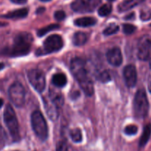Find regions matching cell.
<instances>
[{"instance_id":"obj_1","label":"cell","mask_w":151,"mask_h":151,"mask_svg":"<svg viewBox=\"0 0 151 151\" xmlns=\"http://www.w3.org/2000/svg\"><path fill=\"white\" fill-rule=\"evenodd\" d=\"M33 41V38L30 33L20 32L13 40V44L11 47L3 51V54L10 57H20L27 55L31 49V45Z\"/></svg>"},{"instance_id":"obj_2","label":"cell","mask_w":151,"mask_h":151,"mask_svg":"<svg viewBox=\"0 0 151 151\" xmlns=\"http://www.w3.org/2000/svg\"><path fill=\"white\" fill-rule=\"evenodd\" d=\"M4 122L7 126L12 138L17 141L20 138L19 126L16 113L10 104L7 105L4 111Z\"/></svg>"},{"instance_id":"obj_3","label":"cell","mask_w":151,"mask_h":151,"mask_svg":"<svg viewBox=\"0 0 151 151\" xmlns=\"http://www.w3.org/2000/svg\"><path fill=\"white\" fill-rule=\"evenodd\" d=\"M31 125L35 134L42 141L48 137V128L44 116L39 111H35L31 116Z\"/></svg>"},{"instance_id":"obj_4","label":"cell","mask_w":151,"mask_h":151,"mask_svg":"<svg viewBox=\"0 0 151 151\" xmlns=\"http://www.w3.org/2000/svg\"><path fill=\"white\" fill-rule=\"evenodd\" d=\"M149 102L144 89H140L136 94L134 100V111L136 117L143 119L147 115Z\"/></svg>"},{"instance_id":"obj_5","label":"cell","mask_w":151,"mask_h":151,"mask_svg":"<svg viewBox=\"0 0 151 151\" xmlns=\"http://www.w3.org/2000/svg\"><path fill=\"white\" fill-rule=\"evenodd\" d=\"M63 41L58 35H52L44 41L43 48L37 51V55H45L59 51L63 47Z\"/></svg>"},{"instance_id":"obj_6","label":"cell","mask_w":151,"mask_h":151,"mask_svg":"<svg viewBox=\"0 0 151 151\" xmlns=\"http://www.w3.org/2000/svg\"><path fill=\"white\" fill-rule=\"evenodd\" d=\"M10 101L16 107H22L25 102V90L23 86L19 82H15L10 86L8 90Z\"/></svg>"},{"instance_id":"obj_7","label":"cell","mask_w":151,"mask_h":151,"mask_svg":"<svg viewBox=\"0 0 151 151\" xmlns=\"http://www.w3.org/2000/svg\"><path fill=\"white\" fill-rule=\"evenodd\" d=\"M70 70L78 83L89 78L86 67V62L82 58H75L72 59L70 63Z\"/></svg>"},{"instance_id":"obj_8","label":"cell","mask_w":151,"mask_h":151,"mask_svg":"<svg viewBox=\"0 0 151 151\" xmlns=\"http://www.w3.org/2000/svg\"><path fill=\"white\" fill-rule=\"evenodd\" d=\"M28 79L35 91L41 93L46 87V78L44 72L38 69H32L28 72Z\"/></svg>"},{"instance_id":"obj_9","label":"cell","mask_w":151,"mask_h":151,"mask_svg":"<svg viewBox=\"0 0 151 151\" xmlns=\"http://www.w3.org/2000/svg\"><path fill=\"white\" fill-rule=\"evenodd\" d=\"M100 1L101 0H75L71 4V7L77 13H90L94 11Z\"/></svg>"},{"instance_id":"obj_10","label":"cell","mask_w":151,"mask_h":151,"mask_svg":"<svg viewBox=\"0 0 151 151\" xmlns=\"http://www.w3.org/2000/svg\"><path fill=\"white\" fill-rule=\"evenodd\" d=\"M151 54V35H146L140 38L137 48V56L141 60H148Z\"/></svg>"},{"instance_id":"obj_11","label":"cell","mask_w":151,"mask_h":151,"mask_svg":"<svg viewBox=\"0 0 151 151\" xmlns=\"http://www.w3.org/2000/svg\"><path fill=\"white\" fill-rule=\"evenodd\" d=\"M123 76L125 83L130 88L136 85L137 81V72L134 65H128L123 70Z\"/></svg>"},{"instance_id":"obj_12","label":"cell","mask_w":151,"mask_h":151,"mask_svg":"<svg viewBox=\"0 0 151 151\" xmlns=\"http://www.w3.org/2000/svg\"><path fill=\"white\" fill-rule=\"evenodd\" d=\"M108 62L114 66H119L122 63V55L121 50L117 47H114L108 51L106 54Z\"/></svg>"},{"instance_id":"obj_13","label":"cell","mask_w":151,"mask_h":151,"mask_svg":"<svg viewBox=\"0 0 151 151\" xmlns=\"http://www.w3.org/2000/svg\"><path fill=\"white\" fill-rule=\"evenodd\" d=\"M45 108L50 119L53 121L56 120L58 117V107L51 100L50 102L47 101L45 103Z\"/></svg>"},{"instance_id":"obj_14","label":"cell","mask_w":151,"mask_h":151,"mask_svg":"<svg viewBox=\"0 0 151 151\" xmlns=\"http://www.w3.org/2000/svg\"><path fill=\"white\" fill-rule=\"evenodd\" d=\"M145 0H123L119 4L118 9H119V12L128 11V10H131L133 7H135V6L139 4L140 3L143 2Z\"/></svg>"},{"instance_id":"obj_15","label":"cell","mask_w":151,"mask_h":151,"mask_svg":"<svg viewBox=\"0 0 151 151\" xmlns=\"http://www.w3.org/2000/svg\"><path fill=\"white\" fill-rule=\"evenodd\" d=\"M78 83H79L80 86L82 88V90L85 93L86 95L91 96L94 94V84H93L92 81L90 79V78H87V79L84 80V81H81V82Z\"/></svg>"},{"instance_id":"obj_16","label":"cell","mask_w":151,"mask_h":151,"mask_svg":"<svg viewBox=\"0 0 151 151\" xmlns=\"http://www.w3.org/2000/svg\"><path fill=\"white\" fill-rule=\"evenodd\" d=\"M28 10L27 8L18 9V10H13V11L9 12L7 14L1 16L2 18L5 19H20V18H24L27 16Z\"/></svg>"},{"instance_id":"obj_17","label":"cell","mask_w":151,"mask_h":151,"mask_svg":"<svg viewBox=\"0 0 151 151\" xmlns=\"http://www.w3.org/2000/svg\"><path fill=\"white\" fill-rule=\"evenodd\" d=\"M97 22L94 18L92 17H83L75 20V24L78 27H91L94 25Z\"/></svg>"},{"instance_id":"obj_18","label":"cell","mask_w":151,"mask_h":151,"mask_svg":"<svg viewBox=\"0 0 151 151\" xmlns=\"http://www.w3.org/2000/svg\"><path fill=\"white\" fill-rule=\"evenodd\" d=\"M53 85L55 86L56 87H63L66 86L67 83V78L66 76L63 73H58L53 75L52 79Z\"/></svg>"},{"instance_id":"obj_19","label":"cell","mask_w":151,"mask_h":151,"mask_svg":"<svg viewBox=\"0 0 151 151\" xmlns=\"http://www.w3.org/2000/svg\"><path fill=\"white\" fill-rule=\"evenodd\" d=\"M87 41V35L83 32H77L74 34L72 38V42L75 46L81 47L84 45Z\"/></svg>"},{"instance_id":"obj_20","label":"cell","mask_w":151,"mask_h":151,"mask_svg":"<svg viewBox=\"0 0 151 151\" xmlns=\"http://www.w3.org/2000/svg\"><path fill=\"white\" fill-rule=\"evenodd\" d=\"M151 135V125L148 124V125H145L143 131L141 139L139 141V146L140 147H144L148 142L149 139H150Z\"/></svg>"},{"instance_id":"obj_21","label":"cell","mask_w":151,"mask_h":151,"mask_svg":"<svg viewBox=\"0 0 151 151\" xmlns=\"http://www.w3.org/2000/svg\"><path fill=\"white\" fill-rule=\"evenodd\" d=\"M69 135L74 142L78 143L82 141V134L79 128H74V129L71 130Z\"/></svg>"},{"instance_id":"obj_22","label":"cell","mask_w":151,"mask_h":151,"mask_svg":"<svg viewBox=\"0 0 151 151\" xmlns=\"http://www.w3.org/2000/svg\"><path fill=\"white\" fill-rule=\"evenodd\" d=\"M60 27L58 24H50L48 25V26L45 27H43L41 29H40L37 32V35L39 37L44 36V35H46L47 33H48L49 32L52 30H54V29H58V28Z\"/></svg>"},{"instance_id":"obj_23","label":"cell","mask_w":151,"mask_h":151,"mask_svg":"<svg viewBox=\"0 0 151 151\" xmlns=\"http://www.w3.org/2000/svg\"><path fill=\"white\" fill-rule=\"evenodd\" d=\"M112 11V6L110 4H105L103 6L99 8L98 10V14L102 17H105L107 16L111 13Z\"/></svg>"},{"instance_id":"obj_24","label":"cell","mask_w":151,"mask_h":151,"mask_svg":"<svg viewBox=\"0 0 151 151\" xmlns=\"http://www.w3.org/2000/svg\"><path fill=\"white\" fill-rule=\"evenodd\" d=\"M96 78H97L98 81H101L103 83H107L111 80L110 75H109V73L106 70L99 72L97 74V75H96Z\"/></svg>"},{"instance_id":"obj_25","label":"cell","mask_w":151,"mask_h":151,"mask_svg":"<svg viewBox=\"0 0 151 151\" xmlns=\"http://www.w3.org/2000/svg\"><path fill=\"white\" fill-rule=\"evenodd\" d=\"M119 31V26L116 24H111L106 28L103 31V34L106 35H111L115 34Z\"/></svg>"},{"instance_id":"obj_26","label":"cell","mask_w":151,"mask_h":151,"mask_svg":"<svg viewBox=\"0 0 151 151\" xmlns=\"http://www.w3.org/2000/svg\"><path fill=\"white\" fill-rule=\"evenodd\" d=\"M51 100L58 108L63 106V102H64L63 97H62V95L60 94V93H56V94H53L52 96H51Z\"/></svg>"},{"instance_id":"obj_27","label":"cell","mask_w":151,"mask_h":151,"mask_svg":"<svg viewBox=\"0 0 151 151\" xmlns=\"http://www.w3.org/2000/svg\"><path fill=\"white\" fill-rule=\"evenodd\" d=\"M136 29H137V27L134 25L131 24H125L122 26V30H123L124 33L126 34V35L132 34L136 30Z\"/></svg>"},{"instance_id":"obj_28","label":"cell","mask_w":151,"mask_h":151,"mask_svg":"<svg viewBox=\"0 0 151 151\" xmlns=\"http://www.w3.org/2000/svg\"><path fill=\"white\" fill-rule=\"evenodd\" d=\"M125 134L127 135H134L138 131V128L134 125H128L126 128H125Z\"/></svg>"},{"instance_id":"obj_29","label":"cell","mask_w":151,"mask_h":151,"mask_svg":"<svg viewBox=\"0 0 151 151\" xmlns=\"http://www.w3.org/2000/svg\"><path fill=\"white\" fill-rule=\"evenodd\" d=\"M140 18L143 21L149 20L151 18V11L150 10H143L140 14Z\"/></svg>"},{"instance_id":"obj_30","label":"cell","mask_w":151,"mask_h":151,"mask_svg":"<svg viewBox=\"0 0 151 151\" xmlns=\"http://www.w3.org/2000/svg\"><path fill=\"white\" fill-rule=\"evenodd\" d=\"M56 151H69L66 142L63 141L59 142L57 145V147H56Z\"/></svg>"},{"instance_id":"obj_31","label":"cell","mask_w":151,"mask_h":151,"mask_svg":"<svg viewBox=\"0 0 151 151\" xmlns=\"http://www.w3.org/2000/svg\"><path fill=\"white\" fill-rule=\"evenodd\" d=\"M54 16L57 21H62L66 17V13L63 10H58L55 13Z\"/></svg>"},{"instance_id":"obj_32","label":"cell","mask_w":151,"mask_h":151,"mask_svg":"<svg viewBox=\"0 0 151 151\" xmlns=\"http://www.w3.org/2000/svg\"><path fill=\"white\" fill-rule=\"evenodd\" d=\"M13 3H15V4H24L25 3H27V0H10Z\"/></svg>"},{"instance_id":"obj_33","label":"cell","mask_w":151,"mask_h":151,"mask_svg":"<svg viewBox=\"0 0 151 151\" xmlns=\"http://www.w3.org/2000/svg\"><path fill=\"white\" fill-rule=\"evenodd\" d=\"M134 18V13H132L131 14L127 16V17H125V19H127V20H129V19H133Z\"/></svg>"},{"instance_id":"obj_34","label":"cell","mask_w":151,"mask_h":151,"mask_svg":"<svg viewBox=\"0 0 151 151\" xmlns=\"http://www.w3.org/2000/svg\"><path fill=\"white\" fill-rule=\"evenodd\" d=\"M148 89L150 91V92L151 93V78L149 80V83H148Z\"/></svg>"},{"instance_id":"obj_35","label":"cell","mask_w":151,"mask_h":151,"mask_svg":"<svg viewBox=\"0 0 151 151\" xmlns=\"http://www.w3.org/2000/svg\"><path fill=\"white\" fill-rule=\"evenodd\" d=\"M4 63H0V71H1V69H4Z\"/></svg>"},{"instance_id":"obj_36","label":"cell","mask_w":151,"mask_h":151,"mask_svg":"<svg viewBox=\"0 0 151 151\" xmlns=\"http://www.w3.org/2000/svg\"><path fill=\"white\" fill-rule=\"evenodd\" d=\"M3 104H4V101H3L2 99L0 98V109H1V108L2 107Z\"/></svg>"},{"instance_id":"obj_37","label":"cell","mask_w":151,"mask_h":151,"mask_svg":"<svg viewBox=\"0 0 151 151\" xmlns=\"http://www.w3.org/2000/svg\"><path fill=\"white\" fill-rule=\"evenodd\" d=\"M7 24L6 23H3V22H0V27H2V26H6Z\"/></svg>"},{"instance_id":"obj_38","label":"cell","mask_w":151,"mask_h":151,"mask_svg":"<svg viewBox=\"0 0 151 151\" xmlns=\"http://www.w3.org/2000/svg\"><path fill=\"white\" fill-rule=\"evenodd\" d=\"M40 1H44V2H46V1H51V0H40Z\"/></svg>"},{"instance_id":"obj_39","label":"cell","mask_w":151,"mask_h":151,"mask_svg":"<svg viewBox=\"0 0 151 151\" xmlns=\"http://www.w3.org/2000/svg\"><path fill=\"white\" fill-rule=\"evenodd\" d=\"M150 69H151V59H150Z\"/></svg>"},{"instance_id":"obj_40","label":"cell","mask_w":151,"mask_h":151,"mask_svg":"<svg viewBox=\"0 0 151 151\" xmlns=\"http://www.w3.org/2000/svg\"><path fill=\"white\" fill-rule=\"evenodd\" d=\"M109 1H115V0H108Z\"/></svg>"},{"instance_id":"obj_41","label":"cell","mask_w":151,"mask_h":151,"mask_svg":"<svg viewBox=\"0 0 151 151\" xmlns=\"http://www.w3.org/2000/svg\"><path fill=\"white\" fill-rule=\"evenodd\" d=\"M16 151H18V150H16Z\"/></svg>"}]
</instances>
